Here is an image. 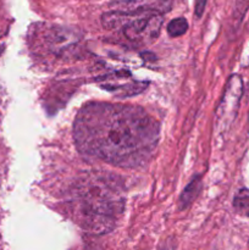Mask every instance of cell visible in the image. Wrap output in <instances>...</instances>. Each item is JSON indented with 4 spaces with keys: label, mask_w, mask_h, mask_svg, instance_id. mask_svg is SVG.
Returning <instances> with one entry per match:
<instances>
[{
    "label": "cell",
    "mask_w": 249,
    "mask_h": 250,
    "mask_svg": "<svg viewBox=\"0 0 249 250\" xmlns=\"http://www.w3.org/2000/svg\"><path fill=\"white\" fill-rule=\"evenodd\" d=\"M80 151L117 166L145 163L159 139V124L142 107L92 103L73 126Z\"/></svg>",
    "instance_id": "1"
},
{
    "label": "cell",
    "mask_w": 249,
    "mask_h": 250,
    "mask_svg": "<svg viewBox=\"0 0 249 250\" xmlns=\"http://www.w3.org/2000/svg\"><path fill=\"white\" fill-rule=\"evenodd\" d=\"M70 204L76 221L92 234L112 231L116 216L122 214L124 198L121 186L110 176L89 173L71 188Z\"/></svg>",
    "instance_id": "2"
},
{
    "label": "cell",
    "mask_w": 249,
    "mask_h": 250,
    "mask_svg": "<svg viewBox=\"0 0 249 250\" xmlns=\"http://www.w3.org/2000/svg\"><path fill=\"white\" fill-rule=\"evenodd\" d=\"M164 16L158 12H105L102 24L106 29H121L124 38L136 45H145L156 41L163 26Z\"/></svg>",
    "instance_id": "3"
},
{
    "label": "cell",
    "mask_w": 249,
    "mask_h": 250,
    "mask_svg": "<svg viewBox=\"0 0 249 250\" xmlns=\"http://www.w3.org/2000/svg\"><path fill=\"white\" fill-rule=\"evenodd\" d=\"M242 90H243V83L239 76H232L227 83L224 98L217 111L216 127L221 131L226 129L233 122L242 97Z\"/></svg>",
    "instance_id": "4"
},
{
    "label": "cell",
    "mask_w": 249,
    "mask_h": 250,
    "mask_svg": "<svg viewBox=\"0 0 249 250\" xmlns=\"http://www.w3.org/2000/svg\"><path fill=\"white\" fill-rule=\"evenodd\" d=\"M81 41V34L76 29L66 27H51L45 33V44L55 55H62Z\"/></svg>",
    "instance_id": "5"
},
{
    "label": "cell",
    "mask_w": 249,
    "mask_h": 250,
    "mask_svg": "<svg viewBox=\"0 0 249 250\" xmlns=\"http://www.w3.org/2000/svg\"><path fill=\"white\" fill-rule=\"evenodd\" d=\"M110 6L119 11L164 14L170 9L171 0H115Z\"/></svg>",
    "instance_id": "6"
},
{
    "label": "cell",
    "mask_w": 249,
    "mask_h": 250,
    "mask_svg": "<svg viewBox=\"0 0 249 250\" xmlns=\"http://www.w3.org/2000/svg\"><path fill=\"white\" fill-rule=\"evenodd\" d=\"M200 190H202V178H200V176H195L181 194L180 209H187L192 204V202H194Z\"/></svg>",
    "instance_id": "7"
},
{
    "label": "cell",
    "mask_w": 249,
    "mask_h": 250,
    "mask_svg": "<svg viewBox=\"0 0 249 250\" xmlns=\"http://www.w3.org/2000/svg\"><path fill=\"white\" fill-rule=\"evenodd\" d=\"M105 89L119 92L120 97H132V95L139 94L143 92L146 88V83H131V84H124V85H104Z\"/></svg>",
    "instance_id": "8"
},
{
    "label": "cell",
    "mask_w": 249,
    "mask_h": 250,
    "mask_svg": "<svg viewBox=\"0 0 249 250\" xmlns=\"http://www.w3.org/2000/svg\"><path fill=\"white\" fill-rule=\"evenodd\" d=\"M233 208L239 215L249 217V190L241 189L233 199Z\"/></svg>",
    "instance_id": "9"
},
{
    "label": "cell",
    "mask_w": 249,
    "mask_h": 250,
    "mask_svg": "<svg viewBox=\"0 0 249 250\" xmlns=\"http://www.w3.org/2000/svg\"><path fill=\"white\" fill-rule=\"evenodd\" d=\"M188 29V22L185 17H177V19L170 21L167 24V33L172 38L183 36Z\"/></svg>",
    "instance_id": "10"
},
{
    "label": "cell",
    "mask_w": 249,
    "mask_h": 250,
    "mask_svg": "<svg viewBox=\"0 0 249 250\" xmlns=\"http://www.w3.org/2000/svg\"><path fill=\"white\" fill-rule=\"evenodd\" d=\"M249 10V0H236L234 1L233 11H232V19L237 24L243 21L244 16Z\"/></svg>",
    "instance_id": "11"
},
{
    "label": "cell",
    "mask_w": 249,
    "mask_h": 250,
    "mask_svg": "<svg viewBox=\"0 0 249 250\" xmlns=\"http://www.w3.org/2000/svg\"><path fill=\"white\" fill-rule=\"evenodd\" d=\"M207 1L208 0H195V5H194V10H195V16L200 17L204 12L205 6H207Z\"/></svg>",
    "instance_id": "12"
}]
</instances>
